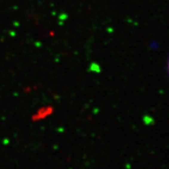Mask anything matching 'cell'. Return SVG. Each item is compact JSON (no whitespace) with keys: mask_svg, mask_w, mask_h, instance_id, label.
<instances>
[{"mask_svg":"<svg viewBox=\"0 0 169 169\" xmlns=\"http://www.w3.org/2000/svg\"><path fill=\"white\" fill-rule=\"evenodd\" d=\"M168 70H169V62H168Z\"/></svg>","mask_w":169,"mask_h":169,"instance_id":"obj_1","label":"cell"}]
</instances>
